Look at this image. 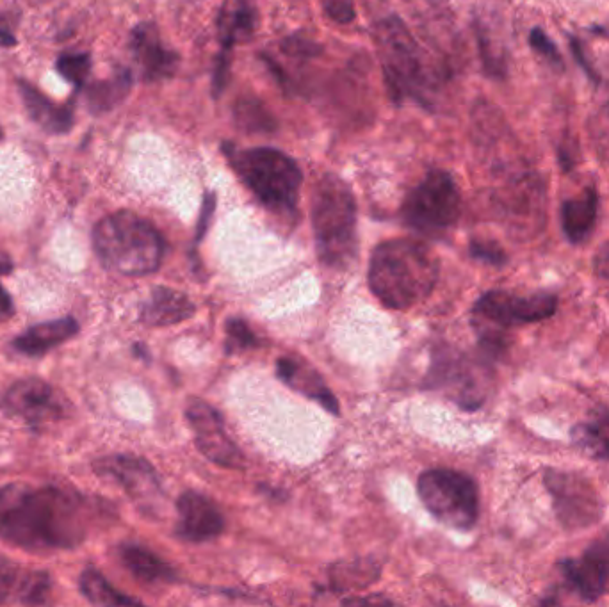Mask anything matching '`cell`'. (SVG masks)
<instances>
[{"instance_id": "34", "label": "cell", "mask_w": 609, "mask_h": 607, "mask_svg": "<svg viewBox=\"0 0 609 607\" xmlns=\"http://www.w3.org/2000/svg\"><path fill=\"white\" fill-rule=\"evenodd\" d=\"M469 251H471V255L474 259L485 262V264H490V266H497V268L504 266L506 260H508L503 248H501L499 244L494 243V241L474 239L471 246H469Z\"/></svg>"}, {"instance_id": "6", "label": "cell", "mask_w": 609, "mask_h": 607, "mask_svg": "<svg viewBox=\"0 0 609 607\" xmlns=\"http://www.w3.org/2000/svg\"><path fill=\"white\" fill-rule=\"evenodd\" d=\"M417 492L431 515L444 526L469 531L480 518V492L467 474L431 469L417 481Z\"/></svg>"}, {"instance_id": "2", "label": "cell", "mask_w": 609, "mask_h": 607, "mask_svg": "<svg viewBox=\"0 0 609 607\" xmlns=\"http://www.w3.org/2000/svg\"><path fill=\"white\" fill-rule=\"evenodd\" d=\"M439 280V260L414 239L382 243L371 255L369 287L385 307L406 310L426 300Z\"/></svg>"}, {"instance_id": "33", "label": "cell", "mask_w": 609, "mask_h": 607, "mask_svg": "<svg viewBox=\"0 0 609 607\" xmlns=\"http://www.w3.org/2000/svg\"><path fill=\"white\" fill-rule=\"evenodd\" d=\"M590 134L595 143V150L602 159L609 162V106L602 107L601 111L593 116Z\"/></svg>"}, {"instance_id": "15", "label": "cell", "mask_w": 609, "mask_h": 607, "mask_svg": "<svg viewBox=\"0 0 609 607\" xmlns=\"http://www.w3.org/2000/svg\"><path fill=\"white\" fill-rule=\"evenodd\" d=\"M179 524L175 533L180 540L191 543L209 542L225 529V518L218 506L202 494L186 492L177 502Z\"/></svg>"}, {"instance_id": "39", "label": "cell", "mask_w": 609, "mask_h": 607, "mask_svg": "<svg viewBox=\"0 0 609 607\" xmlns=\"http://www.w3.org/2000/svg\"><path fill=\"white\" fill-rule=\"evenodd\" d=\"M284 50L293 56H310V54H316L317 47L316 43H312V41L294 36L285 41Z\"/></svg>"}, {"instance_id": "18", "label": "cell", "mask_w": 609, "mask_h": 607, "mask_svg": "<svg viewBox=\"0 0 609 607\" xmlns=\"http://www.w3.org/2000/svg\"><path fill=\"white\" fill-rule=\"evenodd\" d=\"M277 374L287 387L316 401L328 412L339 415V401L307 362L296 357H282L277 362Z\"/></svg>"}, {"instance_id": "26", "label": "cell", "mask_w": 609, "mask_h": 607, "mask_svg": "<svg viewBox=\"0 0 609 607\" xmlns=\"http://www.w3.org/2000/svg\"><path fill=\"white\" fill-rule=\"evenodd\" d=\"M560 570L563 577L569 581L570 586L577 591V595L586 602L601 599L604 595L601 579L586 554H583L581 558L561 561Z\"/></svg>"}, {"instance_id": "37", "label": "cell", "mask_w": 609, "mask_h": 607, "mask_svg": "<svg viewBox=\"0 0 609 607\" xmlns=\"http://www.w3.org/2000/svg\"><path fill=\"white\" fill-rule=\"evenodd\" d=\"M323 8L326 15L337 24H350L355 18L353 0H323Z\"/></svg>"}, {"instance_id": "7", "label": "cell", "mask_w": 609, "mask_h": 607, "mask_svg": "<svg viewBox=\"0 0 609 607\" xmlns=\"http://www.w3.org/2000/svg\"><path fill=\"white\" fill-rule=\"evenodd\" d=\"M556 308L558 298L551 292L517 296L512 292L490 291L476 301L472 316L481 342L504 344L503 330L545 321L556 314Z\"/></svg>"}, {"instance_id": "38", "label": "cell", "mask_w": 609, "mask_h": 607, "mask_svg": "<svg viewBox=\"0 0 609 607\" xmlns=\"http://www.w3.org/2000/svg\"><path fill=\"white\" fill-rule=\"evenodd\" d=\"M11 271H13V264L6 259L0 260V278L4 275H9ZM13 314H15L13 300H11L8 291L0 284V323L8 321L9 317H13Z\"/></svg>"}, {"instance_id": "25", "label": "cell", "mask_w": 609, "mask_h": 607, "mask_svg": "<svg viewBox=\"0 0 609 607\" xmlns=\"http://www.w3.org/2000/svg\"><path fill=\"white\" fill-rule=\"evenodd\" d=\"M572 442L588 458L609 462V410L597 408L590 419L576 424Z\"/></svg>"}, {"instance_id": "24", "label": "cell", "mask_w": 609, "mask_h": 607, "mask_svg": "<svg viewBox=\"0 0 609 607\" xmlns=\"http://www.w3.org/2000/svg\"><path fill=\"white\" fill-rule=\"evenodd\" d=\"M257 27V9L252 0H227L220 13V38L223 49L252 38Z\"/></svg>"}, {"instance_id": "14", "label": "cell", "mask_w": 609, "mask_h": 607, "mask_svg": "<svg viewBox=\"0 0 609 607\" xmlns=\"http://www.w3.org/2000/svg\"><path fill=\"white\" fill-rule=\"evenodd\" d=\"M431 385L435 389L446 390L465 410H476L485 401L474 365L451 351H444L435 360L431 367Z\"/></svg>"}, {"instance_id": "19", "label": "cell", "mask_w": 609, "mask_h": 607, "mask_svg": "<svg viewBox=\"0 0 609 607\" xmlns=\"http://www.w3.org/2000/svg\"><path fill=\"white\" fill-rule=\"evenodd\" d=\"M77 333H79V323L74 317H63L56 321L31 326L13 340V348L25 357H41L49 353L50 349L57 348L66 340L72 339Z\"/></svg>"}, {"instance_id": "17", "label": "cell", "mask_w": 609, "mask_h": 607, "mask_svg": "<svg viewBox=\"0 0 609 607\" xmlns=\"http://www.w3.org/2000/svg\"><path fill=\"white\" fill-rule=\"evenodd\" d=\"M130 49L138 61L145 81H163L171 77L177 66V52L166 49L152 24H141L132 31Z\"/></svg>"}, {"instance_id": "13", "label": "cell", "mask_w": 609, "mask_h": 607, "mask_svg": "<svg viewBox=\"0 0 609 607\" xmlns=\"http://www.w3.org/2000/svg\"><path fill=\"white\" fill-rule=\"evenodd\" d=\"M186 415L195 433L196 447L205 458L221 467L243 469V453L228 438L220 413L202 399H191L187 403Z\"/></svg>"}, {"instance_id": "1", "label": "cell", "mask_w": 609, "mask_h": 607, "mask_svg": "<svg viewBox=\"0 0 609 607\" xmlns=\"http://www.w3.org/2000/svg\"><path fill=\"white\" fill-rule=\"evenodd\" d=\"M88 504L56 485L0 488V536L31 552L70 551L86 540Z\"/></svg>"}, {"instance_id": "20", "label": "cell", "mask_w": 609, "mask_h": 607, "mask_svg": "<svg viewBox=\"0 0 609 607\" xmlns=\"http://www.w3.org/2000/svg\"><path fill=\"white\" fill-rule=\"evenodd\" d=\"M191 316H195V305L184 292L155 287L150 292V298L143 303L139 319L147 326H170L182 323Z\"/></svg>"}, {"instance_id": "35", "label": "cell", "mask_w": 609, "mask_h": 607, "mask_svg": "<svg viewBox=\"0 0 609 607\" xmlns=\"http://www.w3.org/2000/svg\"><path fill=\"white\" fill-rule=\"evenodd\" d=\"M586 554L592 558L597 572L601 575L604 593H609V535L602 536L601 540L593 542L586 549Z\"/></svg>"}, {"instance_id": "16", "label": "cell", "mask_w": 609, "mask_h": 607, "mask_svg": "<svg viewBox=\"0 0 609 607\" xmlns=\"http://www.w3.org/2000/svg\"><path fill=\"white\" fill-rule=\"evenodd\" d=\"M52 581L47 572L24 570L0 554V604L40 606L49 602Z\"/></svg>"}, {"instance_id": "10", "label": "cell", "mask_w": 609, "mask_h": 607, "mask_svg": "<svg viewBox=\"0 0 609 607\" xmlns=\"http://www.w3.org/2000/svg\"><path fill=\"white\" fill-rule=\"evenodd\" d=\"M544 485L553 501L554 515L567 531L595 526L604 515L597 488L585 476L565 470H545Z\"/></svg>"}, {"instance_id": "12", "label": "cell", "mask_w": 609, "mask_h": 607, "mask_svg": "<svg viewBox=\"0 0 609 607\" xmlns=\"http://www.w3.org/2000/svg\"><path fill=\"white\" fill-rule=\"evenodd\" d=\"M93 469L104 478L114 479L141 510H155L163 499L159 476L154 467L143 458L130 454H113L97 460Z\"/></svg>"}, {"instance_id": "8", "label": "cell", "mask_w": 609, "mask_h": 607, "mask_svg": "<svg viewBox=\"0 0 609 607\" xmlns=\"http://www.w3.org/2000/svg\"><path fill=\"white\" fill-rule=\"evenodd\" d=\"M462 198L453 177L446 171H430L403 205L408 227L426 235L442 234L460 218Z\"/></svg>"}, {"instance_id": "9", "label": "cell", "mask_w": 609, "mask_h": 607, "mask_svg": "<svg viewBox=\"0 0 609 607\" xmlns=\"http://www.w3.org/2000/svg\"><path fill=\"white\" fill-rule=\"evenodd\" d=\"M376 41L382 54L385 79L394 97L417 95L423 90L424 75L421 50L412 34L398 18L390 17L376 25Z\"/></svg>"}, {"instance_id": "3", "label": "cell", "mask_w": 609, "mask_h": 607, "mask_svg": "<svg viewBox=\"0 0 609 607\" xmlns=\"http://www.w3.org/2000/svg\"><path fill=\"white\" fill-rule=\"evenodd\" d=\"M93 246L104 268L127 276L154 273L164 257L163 235L147 219L130 211L114 212L98 221Z\"/></svg>"}, {"instance_id": "31", "label": "cell", "mask_w": 609, "mask_h": 607, "mask_svg": "<svg viewBox=\"0 0 609 607\" xmlns=\"http://www.w3.org/2000/svg\"><path fill=\"white\" fill-rule=\"evenodd\" d=\"M225 330H227L228 353H239L246 349L257 348L260 344L259 337L253 333L250 324L243 319H228Z\"/></svg>"}, {"instance_id": "4", "label": "cell", "mask_w": 609, "mask_h": 607, "mask_svg": "<svg viewBox=\"0 0 609 607\" xmlns=\"http://www.w3.org/2000/svg\"><path fill=\"white\" fill-rule=\"evenodd\" d=\"M312 227L319 260L328 268H350L358 250L357 202L337 175L328 173L314 187Z\"/></svg>"}, {"instance_id": "40", "label": "cell", "mask_w": 609, "mask_h": 607, "mask_svg": "<svg viewBox=\"0 0 609 607\" xmlns=\"http://www.w3.org/2000/svg\"><path fill=\"white\" fill-rule=\"evenodd\" d=\"M214 207H216V200H214V195L209 193V195L205 196V200H203L202 214H200L198 230H196V243H198V241H202L203 235H205V232H207V227H209V219H211L212 212H214Z\"/></svg>"}, {"instance_id": "43", "label": "cell", "mask_w": 609, "mask_h": 607, "mask_svg": "<svg viewBox=\"0 0 609 607\" xmlns=\"http://www.w3.org/2000/svg\"><path fill=\"white\" fill-rule=\"evenodd\" d=\"M0 138H2V130H0Z\"/></svg>"}, {"instance_id": "11", "label": "cell", "mask_w": 609, "mask_h": 607, "mask_svg": "<svg viewBox=\"0 0 609 607\" xmlns=\"http://www.w3.org/2000/svg\"><path fill=\"white\" fill-rule=\"evenodd\" d=\"M0 408L34 429L45 428L68 415V401L47 381L18 380L0 396Z\"/></svg>"}, {"instance_id": "42", "label": "cell", "mask_w": 609, "mask_h": 607, "mask_svg": "<svg viewBox=\"0 0 609 607\" xmlns=\"http://www.w3.org/2000/svg\"><path fill=\"white\" fill-rule=\"evenodd\" d=\"M570 49H572V54H574V57H576V61L579 63V66L585 70L586 75H588L590 79H593V81H599V77H597L595 72H593L592 66H590L588 61H586L583 45H581V43H579L574 36H570Z\"/></svg>"}, {"instance_id": "23", "label": "cell", "mask_w": 609, "mask_h": 607, "mask_svg": "<svg viewBox=\"0 0 609 607\" xmlns=\"http://www.w3.org/2000/svg\"><path fill=\"white\" fill-rule=\"evenodd\" d=\"M20 95L24 98L27 113L31 114L34 122L52 134H65L74 125V114L68 107L56 106L49 98L41 95L27 82H20Z\"/></svg>"}, {"instance_id": "27", "label": "cell", "mask_w": 609, "mask_h": 607, "mask_svg": "<svg viewBox=\"0 0 609 607\" xmlns=\"http://www.w3.org/2000/svg\"><path fill=\"white\" fill-rule=\"evenodd\" d=\"M380 577V565L374 559L337 563L330 570V583L337 590H360Z\"/></svg>"}, {"instance_id": "5", "label": "cell", "mask_w": 609, "mask_h": 607, "mask_svg": "<svg viewBox=\"0 0 609 607\" xmlns=\"http://www.w3.org/2000/svg\"><path fill=\"white\" fill-rule=\"evenodd\" d=\"M228 157L237 175L269 211H296L303 177L289 155L275 148H252L243 152L230 150Z\"/></svg>"}, {"instance_id": "30", "label": "cell", "mask_w": 609, "mask_h": 607, "mask_svg": "<svg viewBox=\"0 0 609 607\" xmlns=\"http://www.w3.org/2000/svg\"><path fill=\"white\" fill-rule=\"evenodd\" d=\"M237 123L248 132H269L275 129L277 123L264 104L259 100H239L236 107Z\"/></svg>"}, {"instance_id": "22", "label": "cell", "mask_w": 609, "mask_h": 607, "mask_svg": "<svg viewBox=\"0 0 609 607\" xmlns=\"http://www.w3.org/2000/svg\"><path fill=\"white\" fill-rule=\"evenodd\" d=\"M118 554L122 559L123 567L143 583H177V572L157 554L141 545L125 543L120 547Z\"/></svg>"}, {"instance_id": "32", "label": "cell", "mask_w": 609, "mask_h": 607, "mask_svg": "<svg viewBox=\"0 0 609 607\" xmlns=\"http://www.w3.org/2000/svg\"><path fill=\"white\" fill-rule=\"evenodd\" d=\"M90 68V57L86 54H66V56L59 57V61H57V70L66 81L72 82L75 88L84 86Z\"/></svg>"}, {"instance_id": "29", "label": "cell", "mask_w": 609, "mask_h": 607, "mask_svg": "<svg viewBox=\"0 0 609 607\" xmlns=\"http://www.w3.org/2000/svg\"><path fill=\"white\" fill-rule=\"evenodd\" d=\"M130 84H132V77L129 72L116 73L111 81L93 84L88 91L91 111H95V113L109 111L118 102H122L125 95L129 93Z\"/></svg>"}, {"instance_id": "41", "label": "cell", "mask_w": 609, "mask_h": 607, "mask_svg": "<svg viewBox=\"0 0 609 607\" xmlns=\"http://www.w3.org/2000/svg\"><path fill=\"white\" fill-rule=\"evenodd\" d=\"M593 266H595L597 276L609 282V241L602 244L601 250L597 251L595 260H593Z\"/></svg>"}, {"instance_id": "36", "label": "cell", "mask_w": 609, "mask_h": 607, "mask_svg": "<svg viewBox=\"0 0 609 607\" xmlns=\"http://www.w3.org/2000/svg\"><path fill=\"white\" fill-rule=\"evenodd\" d=\"M529 45L535 50L538 56L545 57L547 61H551L553 65H561V54L558 47L554 45V41L542 31V29H533L529 34Z\"/></svg>"}, {"instance_id": "28", "label": "cell", "mask_w": 609, "mask_h": 607, "mask_svg": "<svg viewBox=\"0 0 609 607\" xmlns=\"http://www.w3.org/2000/svg\"><path fill=\"white\" fill-rule=\"evenodd\" d=\"M81 591L91 604L97 606H139L138 599L123 595L107 583L106 577L95 568H86L81 575Z\"/></svg>"}, {"instance_id": "21", "label": "cell", "mask_w": 609, "mask_h": 607, "mask_svg": "<svg viewBox=\"0 0 609 607\" xmlns=\"http://www.w3.org/2000/svg\"><path fill=\"white\" fill-rule=\"evenodd\" d=\"M599 212V195L593 187L572 196L561 207V227L572 244L585 243L592 235Z\"/></svg>"}]
</instances>
